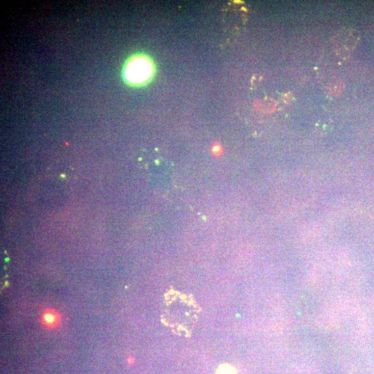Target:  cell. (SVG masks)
Instances as JSON below:
<instances>
[{
    "label": "cell",
    "instance_id": "1",
    "mask_svg": "<svg viewBox=\"0 0 374 374\" xmlns=\"http://www.w3.org/2000/svg\"><path fill=\"white\" fill-rule=\"evenodd\" d=\"M164 321L179 335H190L198 319L200 309L194 299L178 291L166 295Z\"/></svg>",
    "mask_w": 374,
    "mask_h": 374
},
{
    "label": "cell",
    "instance_id": "2",
    "mask_svg": "<svg viewBox=\"0 0 374 374\" xmlns=\"http://www.w3.org/2000/svg\"><path fill=\"white\" fill-rule=\"evenodd\" d=\"M152 72L151 65L145 59L132 60L126 67V76L132 82H142L147 79Z\"/></svg>",
    "mask_w": 374,
    "mask_h": 374
},
{
    "label": "cell",
    "instance_id": "3",
    "mask_svg": "<svg viewBox=\"0 0 374 374\" xmlns=\"http://www.w3.org/2000/svg\"><path fill=\"white\" fill-rule=\"evenodd\" d=\"M60 315L55 310L47 309L42 315V325L47 327H57L60 323Z\"/></svg>",
    "mask_w": 374,
    "mask_h": 374
},
{
    "label": "cell",
    "instance_id": "4",
    "mask_svg": "<svg viewBox=\"0 0 374 374\" xmlns=\"http://www.w3.org/2000/svg\"><path fill=\"white\" fill-rule=\"evenodd\" d=\"M234 368L228 364H223L217 370V374H234Z\"/></svg>",
    "mask_w": 374,
    "mask_h": 374
}]
</instances>
